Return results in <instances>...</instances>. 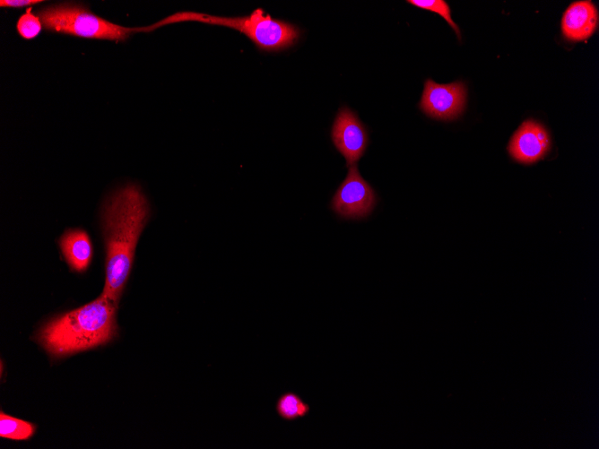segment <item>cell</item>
<instances>
[{
	"mask_svg": "<svg viewBox=\"0 0 599 449\" xmlns=\"http://www.w3.org/2000/svg\"><path fill=\"white\" fill-rule=\"evenodd\" d=\"M41 3L39 0H1L0 5L2 7H23Z\"/></svg>",
	"mask_w": 599,
	"mask_h": 449,
	"instance_id": "obj_15",
	"label": "cell"
},
{
	"mask_svg": "<svg viewBox=\"0 0 599 449\" xmlns=\"http://www.w3.org/2000/svg\"><path fill=\"white\" fill-rule=\"evenodd\" d=\"M466 89L462 82L438 84L428 79L420 102V108L429 117L452 120L459 117L465 107Z\"/></svg>",
	"mask_w": 599,
	"mask_h": 449,
	"instance_id": "obj_6",
	"label": "cell"
},
{
	"mask_svg": "<svg viewBox=\"0 0 599 449\" xmlns=\"http://www.w3.org/2000/svg\"><path fill=\"white\" fill-rule=\"evenodd\" d=\"M376 203L373 188L361 177L354 164L349 167L346 178L334 194L331 208L344 219L359 220L369 216Z\"/></svg>",
	"mask_w": 599,
	"mask_h": 449,
	"instance_id": "obj_5",
	"label": "cell"
},
{
	"mask_svg": "<svg viewBox=\"0 0 599 449\" xmlns=\"http://www.w3.org/2000/svg\"><path fill=\"white\" fill-rule=\"evenodd\" d=\"M331 137L336 149L345 158L348 168L361 158L369 141L366 127L357 115L346 107L339 110L333 124Z\"/></svg>",
	"mask_w": 599,
	"mask_h": 449,
	"instance_id": "obj_7",
	"label": "cell"
},
{
	"mask_svg": "<svg viewBox=\"0 0 599 449\" xmlns=\"http://www.w3.org/2000/svg\"><path fill=\"white\" fill-rule=\"evenodd\" d=\"M275 411L282 419L294 421L307 417L310 406L296 393L286 392L276 400Z\"/></svg>",
	"mask_w": 599,
	"mask_h": 449,
	"instance_id": "obj_11",
	"label": "cell"
},
{
	"mask_svg": "<svg viewBox=\"0 0 599 449\" xmlns=\"http://www.w3.org/2000/svg\"><path fill=\"white\" fill-rule=\"evenodd\" d=\"M597 22V10L592 2H575L563 14L562 33L570 41L585 40L595 32Z\"/></svg>",
	"mask_w": 599,
	"mask_h": 449,
	"instance_id": "obj_9",
	"label": "cell"
},
{
	"mask_svg": "<svg viewBox=\"0 0 599 449\" xmlns=\"http://www.w3.org/2000/svg\"><path fill=\"white\" fill-rule=\"evenodd\" d=\"M59 246L69 265L77 272L86 270L92 248L87 233L81 229L67 230L59 240Z\"/></svg>",
	"mask_w": 599,
	"mask_h": 449,
	"instance_id": "obj_10",
	"label": "cell"
},
{
	"mask_svg": "<svg viewBox=\"0 0 599 449\" xmlns=\"http://www.w3.org/2000/svg\"><path fill=\"white\" fill-rule=\"evenodd\" d=\"M197 21L213 25L225 26L246 34L258 48L265 51H277L294 45L300 38V30L290 22L273 19L261 8L250 14L238 17L215 16L194 12H180L146 27L147 31L163 25Z\"/></svg>",
	"mask_w": 599,
	"mask_h": 449,
	"instance_id": "obj_3",
	"label": "cell"
},
{
	"mask_svg": "<svg viewBox=\"0 0 599 449\" xmlns=\"http://www.w3.org/2000/svg\"><path fill=\"white\" fill-rule=\"evenodd\" d=\"M117 304L100 295L80 308L48 322L39 340L54 356H64L104 344L117 332Z\"/></svg>",
	"mask_w": 599,
	"mask_h": 449,
	"instance_id": "obj_2",
	"label": "cell"
},
{
	"mask_svg": "<svg viewBox=\"0 0 599 449\" xmlns=\"http://www.w3.org/2000/svg\"><path fill=\"white\" fill-rule=\"evenodd\" d=\"M43 27L50 31L87 39L124 41L140 28H127L112 23L92 13L81 4L62 3L37 12Z\"/></svg>",
	"mask_w": 599,
	"mask_h": 449,
	"instance_id": "obj_4",
	"label": "cell"
},
{
	"mask_svg": "<svg viewBox=\"0 0 599 449\" xmlns=\"http://www.w3.org/2000/svg\"><path fill=\"white\" fill-rule=\"evenodd\" d=\"M34 431L35 427L32 424L1 412L0 436L2 437L13 440H25L30 438Z\"/></svg>",
	"mask_w": 599,
	"mask_h": 449,
	"instance_id": "obj_12",
	"label": "cell"
},
{
	"mask_svg": "<svg viewBox=\"0 0 599 449\" xmlns=\"http://www.w3.org/2000/svg\"><path fill=\"white\" fill-rule=\"evenodd\" d=\"M546 129L534 120L525 121L508 144V152L518 162L530 164L543 159L550 150Z\"/></svg>",
	"mask_w": 599,
	"mask_h": 449,
	"instance_id": "obj_8",
	"label": "cell"
},
{
	"mask_svg": "<svg viewBox=\"0 0 599 449\" xmlns=\"http://www.w3.org/2000/svg\"><path fill=\"white\" fill-rule=\"evenodd\" d=\"M16 28L18 33L26 39H31L37 37L42 28V22L38 15L31 13L28 8L17 22Z\"/></svg>",
	"mask_w": 599,
	"mask_h": 449,
	"instance_id": "obj_14",
	"label": "cell"
},
{
	"mask_svg": "<svg viewBox=\"0 0 599 449\" xmlns=\"http://www.w3.org/2000/svg\"><path fill=\"white\" fill-rule=\"evenodd\" d=\"M407 3L412 4L419 8L435 12L442 16L448 24L454 29L458 39H461L458 26L453 22L451 18V12L448 4L444 0H408Z\"/></svg>",
	"mask_w": 599,
	"mask_h": 449,
	"instance_id": "obj_13",
	"label": "cell"
},
{
	"mask_svg": "<svg viewBox=\"0 0 599 449\" xmlns=\"http://www.w3.org/2000/svg\"><path fill=\"white\" fill-rule=\"evenodd\" d=\"M149 215L148 201L135 185L120 188L103 206L101 218L107 255L105 286L101 295L117 305Z\"/></svg>",
	"mask_w": 599,
	"mask_h": 449,
	"instance_id": "obj_1",
	"label": "cell"
}]
</instances>
